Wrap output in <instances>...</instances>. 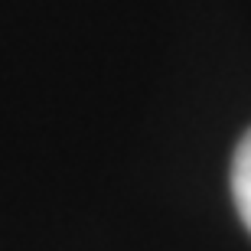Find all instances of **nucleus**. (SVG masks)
<instances>
[{"label":"nucleus","instance_id":"f257e3e1","mask_svg":"<svg viewBox=\"0 0 251 251\" xmlns=\"http://www.w3.org/2000/svg\"><path fill=\"white\" fill-rule=\"evenodd\" d=\"M232 196H235V209L242 215L245 228L251 232V130L242 137L238 150L232 160Z\"/></svg>","mask_w":251,"mask_h":251}]
</instances>
